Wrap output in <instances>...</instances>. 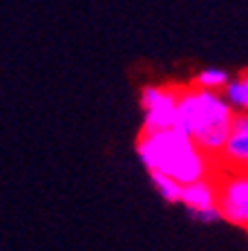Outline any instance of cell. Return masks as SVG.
I'll return each instance as SVG.
<instances>
[{"instance_id": "30bf717a", "label": "cell", "mask_w": 248, "mask_h": 251, "mask_svg": "<svg viewBox=\"0 0 248 251\" xmlns=\"http://www.w3.org/2000/svg\"><path fill=\"white\" fill-rule=\"evenodd\" d=\"M199 222H206V225H212V222H219V211L217 206H212V209H206V211H199V213H192Z\"/></svg>"}, {"instance_id": "3957f363", "label": "cell", "mask_w": 248, "mask_h": 251, "mask_svg": "<svg viewBox=\"0 0 248 251\" xmlns=\"http://www.w3.org/2000/svg\"><path fill=\"white\" fill-rule=\"evenodd\" d=\"M217 184V211L219 218L230 225L246 229L248 226V175L246 171H228Z\"/></svg>"}, {"instance_id": "9c48e42d", "label": "cell", "mask_w": 248, "mask_h": 251, "mask_svg": "<svg viewBox=\"0 0 248 251\" xmlns=\"http://www.w3.org/2000/svg\"><path fill=\"white\" fill-rule=\"evenodd\" d=\"M150 175H152V182H155L159 195L165 200V202H179L181 184H177L172 177H165V175H161V173H150Z\"/></svg>"}, {"instance_id": "8992f818", "label": "cell", "mask_w": 248, "mask_h": 251, "mask_svg": "<svg viewBox=\"0 0 248 251\" xmlns=\"http://www.w3.org/2000/svg\"><path fill=\"white\" fill-rule=\"evenodd\" d=\"M179 202H183L192 213H199V211L212 209L217 204V184L212 177L199 179V182H192L181 186V198Z\"/></svg>"}, {"instance_id": "277c9868", "label": "cell", "mask_w": 248, "mask_h": 251, "mask_svg": "<svg viewBox=\"0 0 248 251\" xmlns=\"http://www.w3.org/2000/svg\"><path fill=\"white\" fill-rule=\"evenodd\" d=\"M179 88L170 85H145L141 90L143 105V132H161L175 128Z\"/></svg>"}, {"instance_id": "7a4b0ae2", "label": "cell", "mask_w": 248, "mask_h": 251, "mask_svg": "<svg viewBox=\"0 0 248 251\" xmlns=\"http://www.w3.org/2000/svg\"><path fill=\"white\" fill-rule=\"evenodd\" d=\"M233 117L235 112L219 92H208L192 85L179 90L175 130L190 137L195 146L215 162L228 137Z\"/></svg>"}, {"instance_id": "52a82bcc", "label": "cell", "mask_w": 248, "mask_h": 251, "mask_svg": "<svg viewBox=\"0 0 248 251\" xmlns=\"http://www.w3.org/2000/svg\"><path fill=\"white\" fill-rule=\"evenodd\" d=\"M219 94L224 97V101H226L228 108L233 110L235 115H246V108H248V78H246V74L228 78V83L224 85V90Z\"/></svg>"}, {"instance_id": "5b68a950", "label": "cell", "mask_w": 248, "mask_h": 251, "mask_svg": "<svg viewBox=\"0 0 248 251\" xmlns=\"http://www.w3.org/2000/svg\"><path fill=\"white\" fill-rule=\"evenodd\" d=\"M219 157L228 171H246L248 164V117L235 115ZM217 157V159H219Z\"/></svg>"}, {"instance_id": "ba28073f", "label": "cell", "mask_w": 248, "mask_h": 251, "mask_svg": "<svg viewBox=\"0 0 248 251\" xmlns=\"http://www.w3.org/2000/svg\"><path fill=\"white\" fill-rule=\"evenodd\" d=\"M228 72L222 68H206L202 72H197L192 78V88L208 90V92H222L224 85L228 83Z\"/></svg>"}, {"instance_id": "6da1fadb", "label": "cell", "mask_w": 248, "mask_h": 251, "mask_svg": "<svg viewBox=\"0 0 248 251\" xmlns=\"http://www.w3.org/2000/svg\"><path fill=\"white\" fill-rule=\"evenodd\" d=\"M136 152L150 173L172 177L181 186L212 177L217 171V162L203 155L190 137L181 135L175 128L161 132H141Z\"/></svg>"}]
</instances>
